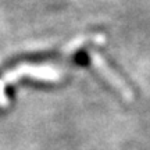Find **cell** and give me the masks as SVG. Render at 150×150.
Wrapping results in <instances>:
<instances>
[{
  "mask_svg": "<svg viewBox=\"0 0 150 150\" xmlns=\"http://www.w3.org/2000/svg\"><path fill=\"white\" fill-rule=\"evenodd\" d=\"M0 72H1V71H0Z\"/></svg>",
  "mask_w": 150,
  "mask_h": 150,
  "instance_id": "7a4b0ae2",
  "label": "cell"
},
{
  "mask_svg": "<svg viewBox=\"0 0 150 150\" xmlns=\"http://www.w3.org/2000/svg\"><path fill=\"white\" fill-rule=\"evenodd\" d=\"M74 61L76 63V64H79V65H86L88 63H89V56L86 54V52L81 50V52H78V53L75 54Z\"/></svg>",
  "mask_w": 150,
  "mask_h": 150,
  "instance_id": "6da1fadb",
  "label": "cell"
}]
</instances>
